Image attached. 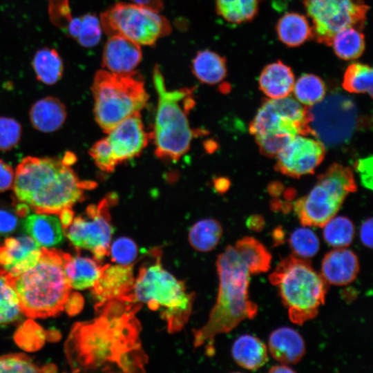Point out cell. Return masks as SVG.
<instances>
[{
  "mask_svg": "<svg viewBox=\"0 0 373 373\" xmlns=\"http://www.w3.org/2000/svg\"><path fill=\"white\" fill-rule=\"evenodd\" d=\"M153 79L158 95L154 131L151 133L155 154L160 158L178 160L189 151L195 135L187 117L195 104L193 90L184 88L168 90L158 66L153 68Z\"/></svg>",
  "mask_w": 373,
  "mask_h": 373,
  "instance_id": "obj_6",
  "label": "cell"
},
{
  "mask_svg": "<svg viewBox=\"0 0 373 373\" xmlns=\"http://www.w3.org/2000/svg\"><path fill=\"white\" fill-rule=\"evenodd\" d=\"M102 26L99 19L93 14L80 17V23L76 40L83 47L96 46L102 37Z\"/></svg>",
  "mask_w": 373,
  "mask_h": 373,
  "instance_id": "obj_39",
  "label": "cell"
},
{
  "mask_svg": "<svg viewBox=\"0 0 373 373\" xmlns=\"http://www.w3.org/2000/svg\"><path fill=\"white\" fill-rule=\"evenodd\" d=\"M89 153L97 166L105 172H112L118 164L107 137L96 142Z\"/></svg>",
  "mask_w": 373,
  "mask_h": 373,
  "instance_id": "obj_41",
  "label": "cell"
},
{
  "mask_svg": "<svg viewBox=\"0 0 373 373\" xmlns=\"http://www.w3.org/2000/svg\"><path fill=\"white\" fill-rule=\"evenodd\" d=\"M372 218L363 222L359 231L360 239L363 245L370 249L372 247Z\"/></svg>",
  "mask_w": 373,
  "mask_h": 373,
  "instance_id": "obj_48",
  "label": "cell"
},
{
  "mask_svg": "<svg viewBox=\"0 0 373 373\" xmlns=\"http://www.w3.org/2000/svg\"><path fill=\"white\" fill-rule=\"evenodd\" d=\"M273 239L274 243L276 245H280L283 242L284 239V231L280 227L275 229L273 233Z\"/></svg>",
  "mask_w": 373,
  "mask_h": 373,
  "instance_id": "obj_54",
  "label": "cell"
},
{
  "mask_svg": "<svg viewBox=\"0 0 373 373\" xmlns=\"http://www.w3.org/2000/svg\"><path fill=\"white\" fill-rule=\"evenodd\" d=\"M18 225L17 216L12 211L0 208V235H6L13 232Z\"/></svg>",
  "mask_w": 373,
  "mask_h": 373,
  "instance_id": "obj_46",
  "label": "cell"
},
{
  "mask_svg": "<svg viewBox=\"0 0 373 373\" xmlns=\"http://www.w3.org/2000/svg\"><path fill=\"white\" fill-rule=\"evenodd\" d=\"M292 91L298 102L309 107L325 97L326 88L323 79L318 76L306 73L294 82Z\"/></svg>",
  "mask_w": 373,
  "mask_h": 373,
  "instance_id": "obj_35",
  "label": "cell"
},
{
  "mask_svg": "<svg viewBox=\"0 0 373 373\" xmlns=\"http://www.w3.org/2000/svg\"><path fill=\"white\" fill-rule=\"evenodd\" d=\"M362 184L370 189H372V157L359 159L355 164Z\"/></svg>",
  "mask_w": 373,
  "mask_h": 373,
  "instance_id": "obj_45",
  "label": "cell"
},
{
  "mask_svg": "<svg viewBox=\"0 0 373 373\" xmlns=\"http://www.w3.org/2000/svg\"><path fill=\"white\" fill-rule=\"evenodd\" d=\"M372 68L358 62L350 64L343 75L342 86L351 93H367L372 96Z\"/></svg>",
  "mask_w": 373,
  "mask_h": 373,
  "instance_id": "obj_36",
  "label": "cell"
},
{
  "mask_svg": "<svg viewBox=\"0 0 373 373\" xmlns=\"http://www.w3.org/2000/svg\"><path fill=\"white\" fill-rule=\"evenodd\" d=\"M142 52L140 46L121 35L109 37L102 52V66L109 72L128 73L141 62Z\"/></svg>",
  "mask_w": 373,
  "mask_h": 373,
  "instance_id": "obj_19",
  "label": "cell"
},
{
  "mask_svg": "<svg viewBox=\"0 0 373 373\" xmlns=\"http://www.w3.org/2000/svg\"><path fill=\"white\" fill-rule=\"evenodd\" d=\"M309 127L323 145L336 146L350 140L356 128L357 111L347 97L335 94L307 108Z\"/></svg>",
  "mask_w": 373,
  "mask_h": 373,
  "instance_id": "obj_12",
  "label": "cell"
},
{
  "mask_svg": "<svg viewBox=\"0 0 373 373\" xmlns=\"http://www.w3.org/2000/svg\"><path fill=\"white\" fill-rule=\"evenodd\" d=\"M21 312L19 300L15 290L0 274V324L15 321Z\"/></svg>",
  "mask_w": 373,
  "mask_h": 373,
  "instance_id": "obj_38",
  "label": "cell"
},
{
  "mask_svg": "<svg viewBox=\"0 0 373 373\" xmlns=\"http://www.w3.org/2000/svg\"><path fill=\"white\" fill-rule=\"evenodd\" d=\"M251 274L267 272L271 267V255L265 247L253 237H244L235 244Z\"/></svg>",
  "mask_w": 373,
  "mask_h": 373,
  "instance_id": "obj_31",
  "label": "cell"
},
{
  "mask_svg": "<svg viewBox=\"0 0 373 373\" xmlns=\"http://www.w3.org/2000/svg\"><path fill=\"white\" fill-rule=\"evenodd\" d=\"M104 32L109 37L118 35L140 46H153L170 34L168 19L159 12L132 3H117L100 17Z\"/></svg>",
  "mask_w": 373,
  "mask_h": 373,
  "instance_id": "obj_10",
  "label": "cell"
},
{
  "mask_svg": "<svg viewBox=\"0 0 373 373\" xmlns=\"http://www.w3.org/2000/svg\"><path fill=\"white\" fill-rule=\"evenodd\" d=\"M231 354L235 362L249 370H257L268 361L267 349L258 338L243 334L233 343Z\"/></svg>",
  "mask_w": 373,
  "mask_h": 373,
  "instance_id": "obj_25",
  "label": "cell"
},
{
  "mask_svg": "<svg viewBox=\"0 0 373 373\" xmlns=\"http://www.w3.org/2000/svg\"><path fill=\"white\" fill-rule=\"evenodd\" d=\"M39 367L23 354H8L0 356V372H38Z\"/></svg>",
  "mask_w": 373,
  "mask_h": 373,
  "instance_id": "obj_43",
  "label": "cell"
},
{
  "mask_svg": "<svg viewBox=\"0 0 373 373\" xmlns=\"http://www.w3.org/2000/svg\"><path fill=\"white\" fill-rule=\"evenodd\" d=\"M37 79L46 85L57 83L62 77L64 63L54 48L45 47L38 50L32 61Z\"/></svg>",
  "mask_w": 373,
  "mask_h": 373,
  "instance_id": "obj_29",
  "label": "cell"
},
{
  "mask_svg": "<svg viewBox=\"0 0 373 373\" xmlns=\"http://www.w3.org/2000/svg\"><path fill=\"white\" fill-rule=\"evenodd\" d=\"M132 3L142 6L153 10L160 12L163 8L162 0H129Z\"/></svg>",
  "mask_w": 373,
  "mask_h": 373,
  "instance_id": "obj_49",
  "label": "cell"
},
{
  "mask_svg": "<svg viewBox=\"0 0 373 373\" xmlns=\"http://www.w3.org/2000/svg\"><path fill=\"white\" fill-rule=\"evenodd\" d=\"M102 267L90 258L69 255L64 273L70 288L82 290L93 288L99 280Z\"/></svg>",
  "mask_w": 373,
  "mask_h": 373,
  "instance_id": "obj_26",
  "label": "cell"
},
{
  "mask_svg": "<svg viewBox=\"0 0 373 373\" xmlns=\"http://www.w3.org/2000/svg\"><path fill=\"white\" fill-rule=\"evenodd\" d=\"M325 153V146L318 140L297 135L277 155L276 169L285 175L299 178L313 173Z\"/></svg>",
  "mask_w": 373,
  "mask_h": 373,
  "instance_id": "obj_15",
  "label": "cell"
},
{
  "mask_svg": "<svg viewBox=\"0 0 373 373\" xmlns=\"http://www.w3.org/2000/svg\"><path fill=\"white\" fill-rule=\"evenodd\" d=\"M66 118L64 104L57 98L46 97L37 101L30 111V119L34 128L44 133L59 129Z\"/></svg>",
  "mask_w": 373,
  "mask_h": 373,
  "instance_id": "obj_24",
  "label": "cell"
},
{
  "mask_svg": "<svg viewBox=\"0 0 373 373\" xmlns=\"http://www.w3.org/2000/svg\"><path fill=\"white\" fill-rule=\"evenodd\" d=\"M356 189L352 170L334 163L318 175L317 183L306 196L294 202L295 213L303 226L322 227Z\"/></svg>",
  "mask_w": 373,
  "mask_h": 373,
  "instance_id": "obj_9",
  "label": "cell"
},
{
  "mask_svg": "<svg viewBox=\"0 0 373 373\" xmlns=\"http://www.w3.org/2000/svg\"><path fill=\"white\" fill-rule=\"evenodd\" d=\"M219 278L217 300L207 323L193 332V345L203 347L206 354H214L217 335L227 333L245 319H252L258 307L249 298L251 274L245 260L235 245H228L218 256Z\"/></svg>",
  "mask_w": 373,
  "mask_h": 373,
  "instance_id": "obj_3",
  "label": "cell"
},
{
  "mask_svg": "<svg viewBox=\"0 0 373 373\" xmlns=\"http://www.w3.org/2000/svg\"><path fill=\"white\" fill-rule=\"evenodd\" d=\"M294 82L291 68L280 60L265 66L258 77L259 88L271 99L289 96L293 90Z\"/></svg>",
  "mask_w": 373,
  "mask_h": 373,
  "instance_id": "obj_22",
  "label": "cell"
},
{
  "mask_svg": "<svg viewBox=\"0 0 373 373\" xmlns=\"http://www.w3.org/2000/svg\"><path fill=\"white\" fill-rule=\"evenodd\" d=\"M289 244L293 255L305 259L316 256L320 249L318 238L307 226L295 229L290 235Z\"/></svg>",
  "mask_w": 373,
  "mask_h": 373,
  "instance_id": "obj_37",
  "label": "cell"
},
{
  "mask_svg": "<svg viewBox=\"0 0 373 373\" xmlns=\"http://www.w3.org/2000/svg\"><path fill=\"white\" fill-rule=\"evenodd\" d=\"M22 128L15 119L0 117V151H6L15 147L20 140Z\"/></svg>",
  "mask_w": 373,
  "mask_h": 373,
  "instance_id": "obj_42",
  "label": "cell"
},
{
  "mask_svg": "<svg viewBox=\"0 0 373 373\" xmlns=\"http://www.w3.org/2000/svg\"><path fill=\"white\" fill-rule=\"evenodd\" d=\"M269 280L278 288L294 323L303 325L315 318L325 303L328 284L307 259L293 254L283 258Z\"/></svg>",
  "mask_w": 373,
  "mask_h": 373,
  "instance_id": "obj_7",
  "label": "cell"
},
{
  "mask_svg": "<svg viewBox=\"0 0 373 373\" xmlns=\"http://www.w3.org/2000/svg\"><path fill=\"white\" fill-rule=\"evenodd\" d=\"M42 253L30 236L7 238L0 247V274L7 280L15 278L33 267Z\"/></svg>",
  "mask_w": 373,
  "mask_h": 373,
  "instance_id": "obj_17",
  "label": "cell"
},
{
  "mask_svg": "<svg viewBox=\"0 0 373 373\" xmlns=\"http://www.w3.org/2000/svg\"><path fill=\"white\" fill-rule=\"evenodd\" d=\"M269 351L282 364L298 363L305 353V344L302 336L289 327L274 330L269 336Z\"/></svg>",
  "mask_w": 373,
  "mask_h": 373,
  "instance_id": "obj_21",
  "label": "cell"
},
{
  "mask_svg": "<svg viewBox=\"0 0 373 373\" xmlns=\"http://www.w3.org/2000/svg\"><path fill=\"white\" fill-rule=\"evenodd\" d=\"M229 182L224 178H219L215 182V187L218 191H224L229 188Z\"/></svg>",
  "mask_w": 373,
  "mask_h": 373,
  "instance_id": "obj_53",
  "label": "cell"
},
{
  "mask_svg": "<svg viewBox=\"0 0 373 373\" xmlns=\"http://www.w3.org/2000/svg\"><path fill=\"white\" fill-rule=\"evenodd\" d=\"M91 89L95 119L106 133L122 120L140 113L148 99L144 80L135 70L115 73L99 70Z\"/></svg>",
  "mask_w": 373,
  "mask_h": 373,
  "instance_id": "obj_8",
  "label": "cell"
},
{
  "mask_svg": "<svg viewBox=\"0 0 373 373\" xmlns=\"http://www.w3.org/2000/svg\"><path fill=\"white\" fill-rule=\"evenodd\" d=\"M307 108L287 96L266 99L249 125L250 133L258 137L265 135H311Z\"/></svg>",
  "mask_w": 373,
  "mask_h": 373,
  "instance_id": "obj_13",
  "label": "cell"
},
{
  "mask_svg": "<svg viewBox=\"0 0 373 373\" xmlns=\"http://www.w3.org/2000/svg\"><path fill=\"white\" fill-rule=\"evenodd\" d=\"M95 184L82 181L64 160L26 157L17 165L12 185L14 199L36 213L59 214L84 199Z\"/></svg>",
  "mask_w": 373,
  "mask_h": 373,
  "instance_id": "obj_2",
  "label": "cell"
},
{
  "mask_svg": "<svg viewBox=\"0 0 373 373\" xmlns=\"http://www.w3.org/2000/svg\"><path fill=\"white\" fill-rule=\"evenodd\" d=\"M69 254L42 247L41 255L31 268L7 280L15 290L21 312L30 318L55 316L66 305L70 290L64 273Z\"/></svg>",
  "mask_w": 373,
  "mask_h": 373,
  "instance_id": "obj_4",
  "label": "cell"
},
{
  "mask_svg": "<svg viewBox=\"0 0 373 373\" xmlns=\"http://www.w3.org/2000/svg\"><path fill=\"white\" fill-rule=\"evenodd\" d=\"M219 16L229 23L240 24L254 19L258 10V0H216Z\"/></svg>",
  "mask_w": 373,
  "mask_h": 373,
  "instance_id": "obj_33",
  "label": "cell"
},
{
  "mask_svg": "<svg viewBox=\"0 0 373 373\" xmlns=\"http://www.w3.org/2000/svg\"><path fill=\"white\" fill-rule=\"evenodd\" d=\"M330 46L338 58L354 60L360 57L365 50V35L361 30L348 27L334 35Z\"/></svg>",
  "mask_w": 373,
  "mask_h": 373,
  "instance_id": "obj_30",
  "label": "cell"
},
{
  "mask_svg": "<svg viewBox=\"0 0 373 373\" xmlns=\"http://www.w3.org/2000/svg\"><path fill=\"white\" fill-rule=\"evenodd\" d=\"M311 19L312 39L331 46L334 35L342 29L354 27L363 30L369 6L364 0H303Z\"/></svg>",
  "mask_w": 373,
  "mask_h": 373,
  "instance_id": "obj_11",
  "label": "cell"
},
{
  "mask_svg": "<svg viewBox=\"0 0 373 373\" xmlns=\"http://www.w3.org/2000/svg\"><path fill=\"white\" fill-rule=\"evenodd\" d=\"M59 220L64 229L67 228L73 222L74 219V213L71 210V208H66L63 209L59 213Z\"/></svg>",
  "mask_w": 373,
  "mask_h": 373,
  "instance_id": "obj_51",
  "label": "cell"
},
{
  "mask_svg": "<svg viewBox=\"0 0 373 373\" xmlns=\"http://www.w3.org/2000/svg\"><path fill=\"white\" fill-rule=\"evenodd\" d=\"M152 262L142 267L135 278L132 301L158 310L170 333L183 328L191 315L193 296L184 283L162 265L157 251Z\"/></svg>",
  "mask_w": 373,
  "mask_h": 373,
  "instance_id": "obj_5",
  "label": "cell"
},
{
  "mask_svg": "<svg viewBox=\"0 0 373 373\" xmlns=\"http://www.w3.org/2000/svg\"><path fill=\"white\" fill-rule=\"evenodd\" d=\"M222 234L220 224L214 219L207 218L198 221L190 228L188 239L195 250L207 252L217 246Z\"/></svg>",
  "mask_w": 373,
  "mask_h": 373,
  "instance_id": "obj_32",
  "label": "cell"
},
{
  "mask_svg": "<svg viewBox=\"0 0 373 373\" xmlns=\"http://www.w3.org/2000/svg\"><path fill=\"white\" fill-rule=\"evenodd\" d=\"M48 11L52 23L66 32L67 26L73 18L69 0H50Z\"/></svg>",
  "mask_w": 373,
  "mask_h": 373,
  "instance_id": "obj_44",
  "label": "cell"
},
{
  "mask_svg": "<svg viewBox=\"0 0 373 373\" xmlns=\"http://www.w3.org/2000/svg\"><path fill=\"white\" fill-rule=\"evenodd\" d=\"M322 227L325 241L334 248L347 247L353 241L354 225L347 217L334 216Z\"/></svg>",
  "mask_w": 373,
  "mask_h": 373,
  "instance_id": "obj_34",
  "label": "cell"
},
{
  "mask_svg": "<svg viewBox=\"0 0 373 373\" xmlns=\"http://www.w3.org/2000/svg\"><path fill=\"white\" fill-rule=\"evenodd\" d=\"M135 278L133 264L102 267L101 276L93 287V294L97 301V308L112 300L133 302L131 294Z\"/></svg>",
  "mask_w": 373,
  "mask_h": 373,
  "instance_id": "obj_18",
  "label": "cell"
},
{
  "mask_svg": "<svg viewBox=\"0 0 373 373\" xmlns=\"http://www.w3.org/2000/svg\"><path fill=\"white\" fill-rule=\"evenodd\" d=\"M359 269L358 258L352 250L334 248L325 255L321 275L328 285L343 286L355 280Z\"/></svg>",
  "mask_w": 373,
  "mask_h": 373,
  "instance_id": "obj_20",
  "label": "cell"
},
{
  "mask_svg": "<svg viewBox=\"0 0 373 373\" xmlns=\"http://www.w3.org/2000/svg\"><path fill=\"white\" fill-rule=\"evenodd\" d=\"M23 227L26 233L41 247H52L64 239L59 218L53 214H30L23 220Z\"/></svg>",
  "mask_w": 373,
  "mask_h": 373,
  "instance_id": "obj_23",
  "label": "cell"
},
{
  "mask_svg": "<svg viewBox=\"0 0 373 373\" xmlns=\"http://www.w3.org/2000/svg\"><path fill=\"white\" fill-rule=\"evenodd\" d=\"M110 200L104 198L88 206L84 215L74 218L66 236L77 249L90 251L97 260L108 254L114 229L109 214Z\"/></svg>",
  "mask_w": 373,
  "mask_h": 373,
  "instance_id": "obj_14",
  "label": "cell"
},
{
  "mask_svg": "<svg viewBox=\"0 0 373 373\" xmlns=\"http://www.w3.org/2000/svg\"><path fill=\"white\" fill-rule=\"evenodd\" d=\"M247 226L252 231H261L265 225L263 218L260 215L251 216L246 222Z\"/></svg>",
  "mask_w": 373,
  "mask_h": 373,
  "instance_id": "obj_50",
  "label": "cell"
},
{
  "mask_svg": "<svg viewBox=\"0 0 373 373\" xmlns=\"http://www.w3.org/2000/svg\"><path fill=\"white\" fill-rule=\"evenodd\" d=\"M107 133L118 164L138 156L152 137L145 131L140 113L122 120Z\"/></svg>",
  "mask_w": 373,
  "mask_h": 373,
  "instance_id": "obj_16",
  "label": "cell"
},
{
  "mask_svg": "<svg viewBox=\"0 0 373 373\" xmlns=\"http://www.w3.org/2000/svg\"><path fill=\"white\" fill-rule=\"evenodd\" d=\"M141 305L112 300L97 308L99 316L73 330L77 364L84 368L124 372H144L147 356L136 317Z\"/></svg>",
  "mask_w": 373,
  "mask_h": 373,
  "instance_id": "obj_1",
  "label": "cell"
},
{
  "mask_svg": "<svg viewBox=\"0 0 373 373\" xmlns=\"http://www.w3.org/2000/svg\"><path fill=\"white\" fill-rule=\"evenodd\" d=\"M15 171L10 165L0 160V192H4L12 187Z\"/></svg>",
  "mask_w": 373,
  "mask_h": 373,
  "instance_id": "obj_47",
  "label": "cell"
},
{
  "mask_svg": "<svg viewBox=\"0 0 373 373\" xmlns=\"http://www.w3.org/2000/svg\"><path fill=\"white\" fill-rule=\"evenodd\" d=\"M110 254L113 262L119 265H132L138 254L135 242L127 237H120L113 242L109 247Z\"/></svg>",
  "mask_w": 373,
  "mask_h": 373,
  "instance_id": "obj_40",
  "label": "cell"
},
{
  "mask_svg": "<svg viewBox=\"0 0 373 373\" xmlns=\"http://www.w3.org/2000/svg\"><path fill=\"white\" fill-rule=\"evenodd\" d=\"M276 30L279 40L289 47H297L312 39V26L307 18L298 12L284 14L278 20Z\"/></svg>",
  "mask_w": 373,
  "mask_h": 373,
  "instance_id": "obj_27",
  "label": "cell"
},
{
  "mask_svg": "<svg viewBox=\"0 0 373 373\" xmlns=\"http://www.w3.org/2000/svg\"><path fill=\"white\" fill-rule=\"evenodd\" d=\"M191 70L202 83L213 85L227 75V61L224 57L205 49L197 52L191 62Z\"/></svg>",
  "mask_w": 373,
  "mask_h": 373,
  "instance_id": "obj_28",
  "label": "cell"
},
{
  "mask_svg": "<svg viewBox=\"0 0 373 373\" xmlns=\"http://www.w3.org/2000/svg\"><path fill=\"white\" fill-rule=\"evenodd\" d=\"M269 372H271V373H281V372H283V373H286V372L292 373V372H295V370L291 369V367H289L288 366V365L281 363L280 365H277L272 366L269 370Z\"/></svg>",
  "mask_w": 373,
  "mask_h": 373,
  "instance_id": "obj_52",
  "label": "cell"
}]
</instances>
